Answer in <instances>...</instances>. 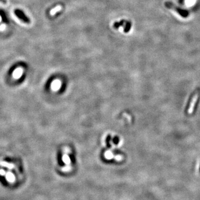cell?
<instances>
[{
    "mask_svg": "<svg viewBox=\"0 0 200 200\" xmlns=\"http://www.w3.org/2000/svg\"><path fill=\"white\" fill-rule=\"evenodd\" d=\"M198 96H199V90H197L196 91L195 93H194V94L193 95V96H192V97L190 101V102L189 103L188 108L187 111V113L188 114H191L193 112L194 108V106H195L197 100H198Z\"/></svg>",
    "mask_w": 200,
    "mask_h": 200,
    "instance_id": "7a4b0ae2",
    "label": "cell"
},
{
    "mask_svg": "<svg viewBox=\"0 0 200 200\" xmlns=\"http://www.w3.org/2000/svg\"><path fill=\"white\" fill-rule=\"evenodd\" d=\"M0 21H1V17H0Z\"/></svg>",
    "mask_w": 200,
    "mask_h": 200,
    "instance_id": "8992f818",
    "label": "cell"
},
{
    "mask_svg": "<svg viewBox=\"0 0 200 200\" xmlns=\"http://www.w3.org/2000/svg\"><path fill=\"white\" fill-rule=\"evenodd\" d=\"M164 6L168 9L174 10V11L177 12V14L183 18H187L189 16V11L187 10L182 9L178 6H176L171 1H166L164 3Z\"/></svg>",
    "mask_w": 200,
    "mask_h": 200,
    "instance_id": "6da1fadb",
    "label": "cell"
},
{
    "mask_svg": "<svg viewBox=\"0 0 200 200\" xmlns=\"http://www.w3.org/2000/svg\"><path fill=\"white\" fill-rule=\"evenodd\" d=\"M22 72H23V71L22 70V68H17V69L15 71L14 73H13V76L15 78L18 79V78H19L21 76Z\"/></svg>",
    "mask_w": 200,
    "mask_h": 200,
    "instance_id": "277c9868",
    "label": "cell"
},
{
    "mask_svg": "<svg viewBox=\"0 0 200 200\" xmlns=\"http://www.w3.org/2000/svg\"><path fill=\"white\" fill-rule=\"evenodd\" d=\"M199 172H200V167H199Z\"/></svg>",
    "mask_w": 200,
    "mask_h": 200,
    "instance_id": "52a82bcc",
    "label": "cell"
},
{
    "mask_svg": "<svg viewBox=\"0 0 200 200\" xmlns=\"http://www.w3.org/2000/svg\"><path fill=\"white\" fill-rule=\"evenodd\" d=\"M7 178H8L9 180L11 181L14 180V176L12 173H10L9 174H7Z\"/></svg>",
    "mask_w": 200,
    "mask_h": 200,
    "instance_id": "5b68a950",
    "label": "cell"
},
{
    "mask_svg": "<svg viewBox=\"0 0 200 200\" xmlns=\"http://www.w3.org/2000/svg\"><path fill=\"white\" fill-rule=\"evenodd\" d=\"M15 14L16 16L19 17L20 19H21L22 21L26 23L30 22V20L29 18L25 15V14L22 11L20 10H16L15 11Z\"/></svg>",
    "mask_w": 200,
    "mask_h": 200,
    "instance_id": "3957f363",
    "label": "cell"
}]
</instances>
